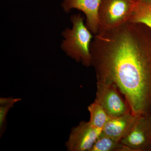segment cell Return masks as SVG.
Segmentation results:
<instances>
[{
	"label": "cell",
	"mask_w": 151,
	"mask_h": 151,
	"mask_svg": "<svg viewBox=\"0 0 151 151\" xmlns=\"http://www.w3.org/2000/svg\"><path fill=\"white\" fill-rule=\"evenodd\" d=\"M129 21L143 24L151 28V0H137Z\"/></svg>",
	"instance_id": "9"
},
{
	"label": "cell",
	"mask_w": 151,
	"mask_h": 151,
	"mask_svg": "<svg viewBox=\"0 0 151 151\" xmlns=\"http://www.w3.org/2000/svg\"><path fill=\"white\" fill-rule=\"evenodd\" d=\"M121 142L130 151H151V116H139L133 129Z\"/></svg>",
	"instance_id": "6"
},
{
	"label": "cell",
	"mask_w": 151,
	"mask_h": 151,
	"mask_svg": "<svg viewBox=\"0 0 151 151\" xmlns=\"http://www.w3.org/2000/svg\"><path fill=\"white\" fill-rule=\"evenodd\" d=\"M95 101L100 103L111 118L131 113L129 105L116 86L97 83Z\"/></svg>",
	"instance_id": "4"
},
{
	"label": "cell",
	"mask_w": 151,
	"mask_h": 151,
	"mask_svg": "<svg viewBox=\"0 0 151 151\" xmlns=\"http://www.w3.org/2000/svg\"><path fill=\"white\" fill-rule=\"evenodd\" d=\"M90 50L97 83L116 86L132 114L151 116V28L128 21L99 30Z\"/></svg>",
	"instance_id": "1"
},
{
	"label": "cell",
	"mask_w": 151,
	"mask_h": 151,
	"mask_svg": "<svg viewBox=\"0 0 151 151\" xmlns=\"http://www.w3.org/2000/svg\"><path fill=\"white\" fill-rule=\"evenodd\" d=\"M101 0H63L61 7L66 13L73 9L83 12L86 16V27L93 35L99 29L98 10Z\"/></svg>",
	"instance_id": "7"
},
{
	"label": "cell",
	"mask_w": 151,
	"mask_h": 151,
	"mask_svg": "<svg viewBox=\"0 0 151 151\" xmlns=\"http://www.w3.org/2000/svg\"><path fill=\"white\" fill-rule=\"evenodd\" d=\"M137 0H101L99 30L111 29L129 21Z\"/></svg>",
	"instance_id": "3"
},
{
	"label": "cell",
	"mask_w": 151,
	"mask_h": 151,
	"mask_svg": "<svg viewBox=\"0 0 151 151\" xmlns=\"http://www.w3.org/2000/svg\"><path fill=\"white\" fill-rule=\"evenodd\" d=\"M139 116L129 113L111 118L103 127L102 132L108 137L121 141L133 129Z\"/></svg>",
	"instance_id": "8"
},
{
	"label": "cell",
	"mask_w": 151,
	"mask_h": 151,
	"mask_svg": "<svg viewBox=\"0 0 151 151\" xmlns=\"http://www.w3.org/2000/svg\"><path fill=\"white\" fill-rule=\"evenodd\" d=\"M102 132L89 122L81 121L71 130L65 147L68 151H91Z\"/></svg>",
	"instance_id": "5"
},
{
	"label": "cell",
	"mask_w": 151,
	"mask_h": 151,
	"mask_svg": "<svg viewBox=\"0 0 151 151\" xmlns=\"http://www.w3.org/2000/svg\"><path fill=\"white\" fill-rule=\"evenodd\" d=\"M21 100V98H14L12 97L0 98V133L1 136L5 129L7 115L9 111L16 103Z\"/></svg>",
	"instance_id": "12"
},
{
	"label": "cell",
	"mask_w": 151,
	"mask_h": 151,
	"mask_svg": "<svg viewBox=\"0 0 151 151\" xmlns=\"http://www.w3.org/2000/svg\"><path fill=\"white\" fill-rule=\"evenodd\" d=\"M91 151H130L121 141L108 137L102 132Z\"/></svg>",
	"instance_id": "10"
},
{
	"label": "cell",
	"mask_w": 151,
	"mask_h": 151,
	"mask_svg": "<svg viewBox=\"0 0 151 151\" xmlns=\"http://www.w3.org/2000/svg\"><path fill=\"white\" fill-rule=\"evenodd\" d=\"M90 114L89 121L93 127L103 130L105 124L111 119L100 103L94 100L88 107Z\"/></svg>",
	"instance_id": "11"
},
{
	"label": "cell",
	"mask_w": 151,
	"mask_h": 151,
	"mask_svg": "<svg viewBox=\"0 0 151 151\" xmlns=\"http://www.w3.org/2000/svg\"><path fill=\"white\" fill-rule=\"evenodd\" d=\"M84 19L81 14H75L70 17L72 28H66L62 32L63 40L60 48L67 56L76 62L89 67L92 65L90 45L93 37L84 24Z\"/></svg>",
	"instance_id": "2"
}]
</instances>
